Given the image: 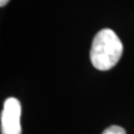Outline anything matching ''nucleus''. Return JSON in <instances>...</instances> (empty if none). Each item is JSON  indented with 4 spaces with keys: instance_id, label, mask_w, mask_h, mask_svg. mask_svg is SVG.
Here are the masks:
<instances>
[{
    "instance_id": "1",
    "label": "nucleus",
    "mask_w": 134,
    "mask_h": 134,
    "mask_svg": "<svg viewBox=\"0 0 134 134\" xmlns=\"http://www.w3.org/2000/svg\"><path fill=\"white\" fill-rule=\"evenodd\" d=\"M123 53V45L111 29L100 30L93 38L91 49V61L99 71H108L118 63Z\"/></svg>"
},
{
    "instance_id": "2",
    "label": "nucleus",
    "mask_w": 134,
    "mask_h": 134,
    "mask_svg": "<svg viewBox=\"0 0 134 134\" xmlns=\"http://www.w3.org/2000/svg\"><path fill=\"white\" fill-rule=\"evenodd\" d=\"M21 103L15 97H8L4 101L1 111V134H21Z\"/></svg>"
},
{
    "instance_id": "3",
    "label": "nucleus",
    "mask_w": 134,
    "mask_h": 134,
    "mask_svg": "<svg viewBox=\"0 0 134 134\" xmlns=\"http://www.w3.org/2000/svg\"><path fill=\"white\" fill-rule=\"evenodd\" d=\"M102 134H126L124 128L120 127L118 125H111L108 128H106Z\"/></svg>"
},
{
    "instance_id": "4",
    "label": "nucleus",
    "mask_w": 134,
    "mask_h": 134,
    "mask_svg": "<svg viewBox=\"0 0 134 134\" xmlns=\"http://www.w3.org/2000/svg\"><path fill=\"white\" fill-rule=\"evenodd\" d=\"M9 1L10 0H0V6H1V7H4L5 5L7 4Z\"/></svg>"
}]
</instances>
